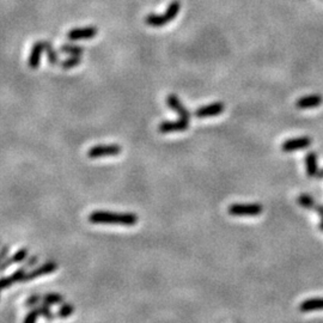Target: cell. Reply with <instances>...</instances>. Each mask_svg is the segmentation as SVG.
I'll list each match as a JSON object with an SVG mask.
<instances>
[{
	"label": "cell",
	"mask_w": 323,
	"mask_h": 323,
	"mask_svg": "<svg viewBox=\"0 0 323 323\" xmlns=\"http://www.w3.org/2000/svg\"><path fill=\"white\" fill-rule=\"evenodd\" d=\"M166 103H168L169 108H171L172 110L176 111V113L180 115V119H183V120H187V121L190 120L189 111H188L187 108L182 104L181 100L177 97V96L174 95V94L169 95L168 98H166Z\"/></svg>",
	"instance_id": "ba28073f"
},
{
	"label": "cell",
	"mask_w": 323,
	"mask_h": 323,
	"mask_svg": "<svg viewBox=\"0 0 323 323\" xmlns=\"http://www.w3.org/2000/svg\"><path fill=\"white\" fill-rule=\"evenodd\" d=\"M27 254H28V251H27V249H22V250H19L17 254L15 255L14 257L12 259H10V260L6 261V265H4V266H2L0 267V272L2 271H4L6 270V268H8L10 265L12 264V262H19V261H22V260H24L25 257H27Z\"/></svg>",
	"instance_id": "ac0fdd59"
},
{
	"label": "cell",
	"mask_w": 323,
	"mask_h": 323,
	"mask_svg": "<svg viewBox=\"0 0 323 323\" xmlns=\"http://www.w3.org/2000/svg\"><path fill=\"white\" fill-rule=\"evenodd\" d=\"M297 203L300 205V207H303V209H306V210H315L316 209V205L314 198L310 197L308 194H302L299 195L298 199H297Z\"/></svg>",
	"instance_id": "2e32d148"
},
{
	"label": "cell",
	"mask_w": 323,
	"mask_h": 323,
	"mask_svg": "<svg viewBox=\"0 0 323 323\" xmlns=\"http://www.w3.org/2000/svg\"><path fill=\"white\" fill-rule=\"evenodd\" d=\"M122 149L120 145L109 144V145H96L88 151V156L91 159L105 157V156H117L120 155Z\"/></svg>",
	"instance_id": "277c9868"
},
{
	"label": "cell",
	"mask_w": 323,
	"mask_h": 323,
	"mask_svg": "<svg viewBox=\"0 0 323 323\" xmlns=\"http://www.w3.org/2000/svg\"><path fill=\"white\" fill-rule=\"evenodd\" d=\"M224 109H225V105H224L223 102H214V103L198 108L195 110V116L200 117V119H203V117L217 116V115L222 114Z\"/></svg>",
	"instance_id": "52a82bcc"
},
{
	"label": "cell",
	"mask_w": 323,
	"mask_h": 323,
	"mask_svg": "<svg viewBox=\"0 0 323 323\" xmlns=\"http://www.w3.org/2000/svg\"><path fill=\"white\" fill-rule=\"evenodd\" d=\"M299 310L300 312H310L315 311V310H323V297L305 299L304 302L300 303Z\"/></svg>",
	"instance_id": "5bb4252c"
},
{
	"label": "cell",
	"mask_w": 323,
	"mask_h": 323,
	"mask_svg": "<svg viewBox=\"0 0 323 323\" xmlns=\"http://www.w3.org/2000/svg\"><path fill=\"white\" fill-rule=\"evenodd\" d=\"M42 300L44 304L47 305H55L63 302V297L60 295H56V293H49V295L43 296Z\"/></svg>",
	"instance_id": "e0dca14e"
},
{
	"label": "cell",
	"mask_w": 323,
	"mask_h": 323,
	"mask_svg": "<svg viewBox=\"0 0 323 323\" xmlns=\"http://www.w3.org/2000/svg\"><path fill=\"white\" fill-rule=\"evenodd\" d=\"M46 43L47 41H37V42L34 44L33 49H31L30 56H29V60H28V65L30 69L36 70L37 67L40 66L41 55H42L43 50H46Z\"/></svg>",
	"instance_id": "9c48e42d"
},
{
	"label": "cell",
	"mask_w": 323,
	"mask_h": 323,
	"mask_svg": "<svg viewBox=\"0 0 323 323\" xmlns=\"http://www.w3.org/2000/svg\"><path fill=\"white\" fill-rule=\"evenodd\" d=\"M322 96L321 95H309L300 97L296 102V107L299 109H309V108H316L322 104Z\"/></svg>",
	"instance_id": "8fae6325"
},
{
	"label": "cell",
	"mask_w": 323,
	"mask_h": 323,
	"mask_svg": "<svg viewBox=\"0 0 323 323\" xmlns=\"http://www.w3.org/2000/svg\"><path fill=\"white\" fill-rule=\"evenodd\" d=\"M38 316H40V312H38V309H34L31 310L29 314L25 316V319H24V323H36V319Z\"/></svg>",
	"instance_id": "603a6c76"
},
{
	"label": "cell",
	"mask_w": 323,
	"mask_h": 323,
	"mask_svg": "<svg viewBox=\"0 0 323 323\" xmlns=\"http://www.w3.org/2000/svg\"><path fill=\"white\" fill-rule=\"evenodd\" d=\"M96 34H97V29L95 27L79 28V29H73V30L69 31V34H67V38L72 41L86 40V38L95 37Z\"/></svg>",
	"instance_id": "30bf717a"
},
{
	"label": "cell",
	"mask_w": 323,
	"mask_h": 323,
	"mask_svg": "<svg viewBox=\"0 0 323 323\" xmlns=\"http://www.w3.org/2000/svg\"><path fill=\"white\" fill-rule=\"evenodd\" d=\"M73 311H75V308H73V305H71V304H63L61 308H60V311L57 312V315H59L60 317L66 318V317H69V316H71L73 314Z\"/></svg>",
	"instance_id": "7402d4cb"
},
{
	"label": "cell",
	"mask_w": 323,
	"mask_h": 323,
	"mask_svg": "<svg viewBox=\"0 0 323 323\" xmlns=\"http://www.w3.org/2000/svg\"><path fill=\"white\" fill-rule=\"evenodd\" d=\"M81 55H71L69 57V59L63 60L61 61V65L62 69H72V67H76L77 65H79L81 63Z\"/></svg>",
	"instance_id": "ffe728a7"
},
{
	"label": "cell",
	"mask_w": 323,
	"mask_h": 323,
	"mask_svg": "<svg viewBox=\"0 0 323 323\" xmlns=\"http://www.w3.org/2000/svg\"><path fill=\"white\" fill-rule=\"evenodd\" d=\"M61 52L71 54V55H82L83 52H84V48L79 46H71V44H63L61 47Z\"/></svg>",
	"instance_id": "d6986e66"
},
{
	"label": "cell",
	"mask_w": 323,
	"mask_h": 323,
	"mask_svg": "<svg viewBox=\"0 0 323 323\" xmlns=\"http://www.w3.org/2000/svg\"><path fill=\"white\" fill-rule=\"evenodd\" d=\"M56 268H57V265L55 264V262H47V264L43 265L42 267H38L37 270L31 272V273H25L23 281L35 279V278H38L41 276H46V274L52 273V272L55 271Z\"/></svg>",
	"instance_id": "7c38bea8"
},
{
	"label": "cell",
	"mask_w": 323,
	"mask_h": 323,
	"mask_svg": "<svg viewBox=\"0 0 323 323\" xmlns=\"http://www.w3.org/2000/svg\"><path fill=\"white\" fill-rule=\"evenodd\" d=\"M228 212L233 217H256L264 212V207L260 204H232Z\"/></svg>",
	"instance_id": "3957f363"
},
{
	"label": "cell",
	"mask_w": 323,
	"mask_h": 323,
	"mask_svg": "<svg viewBox=\"0 0 323 323\" xmlns=\"http://www.w3.org/2000/svg\"><path fill=\"white\" fill-rule=\"evenodd\" d=\"M42 299V297H38V296H33L31 297V298H29L27 300V305H35V304H37L38 303V300H41Z\"/></svg>",
	"instance_id": "cb8c5ba5"
},
{
	"label": "cell",
	"mask_w": 323,
	"mask_h": 323,
	"mask_svg": "<svg viewBox=\"0 0 323 323\" xmlns=\"http://www.w3.org/2000/svg\"><path fill=\"white\" fill-rule=\"evenodd\" d=\"M305 169L306 175L309 177H316L318 172V165H317V156L315 152H308L305 155Z\"/></svg>",
	"instance_id": "4fadbf2b"
},
{
	"label": "cell",
	"mask_w": 323,
	"mask_h": 323,
	"mask_svg": "<svg viewBox=\"0 0 323 323\" xmlns=\"http://www.w3.org/2000/svg\"><path fill=\"white\" fill-rule=\"evenodd\" d=\"M318 226H319V229H321L322 231H323V220H322L321 223H319V225H318Z\"/></svg>",
	"instance_id": "4316f807"
},
{
	"label": "cell",
	"mask_w": 323,
	"mask_h": 323,
	"mask_svg": "<svg viewBox=\"0 0 323 323\" xmlns=\"http://www.w3.org/2000/svg\"><path fill=\"white\" fill-rule=\"evenodd\" d=\"M315 210L317 211V213L319 214V216H321V218H322V220H323V205H317Z\"/></svg>",
	"instance_id": "d4e9b609"
},
{
	"label": "cell",
	"mask_w": 323,
	"mask_h": 323,
	"mask_svg": "<svg viewBox=\"0 0 323 323\" xmlns=\"http://www.w3.org/2000/svg\"><path fill=\"white\" fill-rule=\"evenodd\" d=\"M24 276H25V271L19 270L16 272V273L12 274V276L0 279V291L6 289V287L14 285L16 281H23Z\"/></svg>",
	"instance_id": "9a60e30c"
},
{
	"label": "cell",
	"mask_w": 323,
	"mask_h": 323,
	"mask_svg": "<svg viewBox=\"0 0 323 323\" xmlns=\"http://www.w3.org/2000/svg\"><path fill=\"white\" fill-rule=\"evenodd\" d=\"M189 126V121L178 119L177 121H164L158 126L159 133H174V132H184L188 130Z\"/></svg>",
	"instance_id": "8992f818"
},
{
	"label": "cell",
	"mask_w": 323,
	"mask_h": 323,
	"mask_svg": "<svg viewBox=\"0 0 323 323\" xmlns=\"http://www.w3.org/2000/svg\"><path fill=\"white\" fill-rule=\"evenodd\" d=\"M316 178H323V169L322 170H318L317 175H316Z\"/></svg>",
	"instance_id": "484cf974"
},
{
	"label": "cell",
	"mask_w": 323,
	"mask_h": 323,
	"mask_svg": "<svg viewBox=\"0 0 323 323\" xmlns=\"http://www.w3.org/2000/svg\"><path fill=\"white\" fill-rule=\"evenodd\" d=\"M311 144L312 140L311 138H309V137H299V138L285 140V142L283 143V145H281V150H283L284 152H295L309 148Z\"/></svg>",
	"instance_id": "5b68a950"
},
{
	"label": "cell",
	"mask_w": 323,
	"mask_h": 323,
	"mask_svg": "<svg viewBox=\"0 0 323 323\" xmlns=\"http://www.w3.org/2000/svg\"><path fill=\"white\" fill-rule=\"evenodd\" d=\"M181 9V3L178 0H174V2L170 3L169 8L164 14L162 15H155V14H150L146 16L145 22L146 24L150 25V27H155V28H161L164 27L168 23H170L171 21L177 17L178 12H180Z\"/></svg>",
	"instance_id": "7a4b0ae2"
},
{
	"label": "cell",
	"mask_w": 323,
	"mask_h": 323,
	"mask_svg": "<svg viewBox=\"0 0 323 323\" xmlns=\"http://www.w3.org/2000/svg\"><path fill=\"white\" fill-rule=\"evenodd\" d=\"M46 52H47V55H48V60H49V63L55 65V63L59 62V59H57V54H56L55 50H54L52 44H50L49 42L46 43Z\"/></svg>",
	"instance_id": "44dd1931"
},
{
	"label": "cell",
	"mask_w": 323,
	"mask_h": 323,
	"mask_svg": "<svg viewBox=\"0 0 323 323\" xmlns=\"http://www.w3.org/2000/svg\"><path fill=\"white\" fill-rule=\"evenodd\" d=\"M89 222L92 224H116V225L133 226L139 222L137 214L115 213L105 211H96L89 216Z\"/></svg>",
	"instance_id": "6da1fadb"
}]
</instances>
